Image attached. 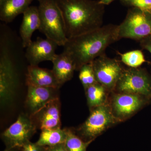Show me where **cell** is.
<instances>
[{
    "label": "cell",
    "mask_w": 151,
    "mask_h": 151,
    "mask_svg": "<svg viewBox=\"0 0 151 151\" xmlns=\"http://www.w3.org/2000/svg\"><path fill=\"white\" fill-rule=\"evenodd\" d=\"M25 84L27 86L61 87L52 70L41 68L38 65H29L25 74Z\"/></svg>",
    "instance_id": "13"
},
{
    "label": "cell",
    "mask_w": 151,
    "mask_h": 151,
    "mask_svg": "<svg viewBox=\"0 0 151 151\" xmlns=\"http://www.w3.org/2000/svg\"><path fill=\"white\" fill-rule=\"evenodd\" d=\"M151 35V12L137 8L129 9L119 25V40L128 38L140 41Z\"/></svg>",
    "instance_id": "5"
},
{
    "label": "cell",
    "mask_w": 151,
    "mask_h": 151,
    "mask_svg": "<svg viewBox=\"0 0 151 151\" xmlns=\"http://www.w3.org/2000/svg\"><path fill=\"white\" fill-rule=\"evenodd\" d=\"M44 151H68L65 144H58L55 145L46 147Z\"/></svg>",
    "instance_id": "26"
},
{
    "label": "cell",
    "mask_w": 151,
    "mask_h": 151,
    "mask_svg": "<svg viewBox=\"0 0 151 151\" xmlns=\"http://www.w3.org/2000/svg\"><path fill=\"white\" fill-rule=\"evenodd\" d=\"M22 21L20 28L19 33L24 48L27 47L32 42L33 33L39 29L40 22L38 7L30 6L23 14Z\"/></svg>",
    "instance_id": "14"
},
{
    "label": "cell",
    "mask_w": 151,
    "mask_h": 151,
    "mask_svg": "<svg viewBox=\"0 0 151 151\" xmlns=\"http://www.w3.org/2000/svg\"><path fill=\"white\" fill-rule=\"evenodd\" d=\"M61 103L59 98L47 104L33 115L29 116L37 129H56L61 128Z\"/></svg>",
    "instance_id": "11"
},
{
    "label": "cell",
    "mask_w": 151,
    "mask_h": 151,
    "mask_svg": "<svg viewBox=\"0 0 151 151\" xmlns=\"http://www.w3.org/2000/svg\"><path fill=\"white\" fill-rule=\"evenodd\" d=\"M19 148H6L5 150L3 151H18L19 150Z\"/></svg>",
    "instance_id": "28"
},
{
    "label": "cell",
    "mask_w": 151,
    "mask_h": 151,
    "mask_svg": "<svg viewBox=\"0 0 151 151\" xmlns=\"http://www.w3.org/2000/svg\"><path fill=\"white\" fill-rule=\"evenodd\" d=\"M61 11L68 38L103 26L105 5L94 0H55Z\"/></svg>",
    "instance_id": "2"
},
{
    "label": "cell",
    "mask_w": 151,
    "mask_h": 151,
    "mask_svg": "<svg viewBox=\"0 0 151 151\" xmlns=\"http://www.w3.org/2000/svg\"><path fill=\"white\" fill-rule=\"evenodd\" d=\"M92 141H84L73 131L67 129V137L64 144L68 151H86Z\"/></svg>",
    "instance_id": "20"
},
{
    "label": "cell",
    "mask_w": 151,
    "mask_h": 151,
    "mask_svg": "<svg viewBox=\"0 0 151 151\" xmlns=\"http://www.w3.org/2000/svg\"><path fill=\"white\" fill-rule=\"evenodd\" d=\"M114 97L113 108L118 117L123 118L132 115L143 105L140 96L137 94L121 93Z\"/></svg>",
    "instance_id": "15"
},
{
    "label": "cell",
    "mask_w": 151,
    "mask_h": 151,
    "mask_svg": "<svg viewBox=\"0 0 151 151\" xmlns=\"http://www.w3.org/2000/svg\"><path fill=\"white\" fill-rule=\"evenodd\" d=\"M34 0H0V19L9 23L23 14Z\"/></svg>",
    "instance_id": "17"
},
{
    "label": "cell",
    "mask_w": 151,
    "mask_h": 151,
    "mask_svg": "<svg viewBox=\"0 0 151 151\" xmlns=\"http://www.w3.org/2000/svg\"><path fill=\"white\" fill-rule=\"evenodd\" d=\"M58 46L56 42L47 38L37 37L26 48L25 55L29 65L37 66L43 61H52Z\"/></svg>",
    "instance_id": "10"
},
{
    "label": "cell",
    "mask_w": 151,
    "mask_h": 151,
    "mask_svg": "<svg viewBox=\"0 0 151 151\" xmlns=\"http://www.w3.org/2000/svg\"><path fill=\"white\" fill-rule=\"evenodd\" d=\"M37 128L29 115L22 113L16 122L5 130L1 138L6 148H22L36 132Z\"/></svg>",
    "instance_id": "8"
},
{
    "label": "cell",
    "mask_w": 151,
    "mask_h": 151,
    "mask_svg": "<svg viewBox=\"0 0 151 151\" xmlns=\"http://www.w3.org/2000/svg\"><path fill=\"white\" fill-rule=\"evenodd\" d=\"M20 38L14 34H0V103L6 106L12 102L19 84L17 60L24 53Z\"/></svg>",
    "instance_id": "3"
},
{
    "label": "cell",
    "mask_w": 151,
    "mask_h": 151,
    "mask_svg": "<svg viewBox=\"0 0 151 151\" xmlns=\"http://www.w3.org/2000/svg\"><path fill=\"white\" fill-rule=\"evenodd\" d=\"M46 147L40 145L36 143L29 141L22 147V151H44Z\"/></svg>",
    "instance_id": "24"
},
{
    "label": "cell",
    "mask_w": 151,
    "mask_h": 151,
    "mask_svg": "<svg viewBox=\"0 0 151 151\" xmlns=\"http://www.w3.org/2000/svg\"><path fill=\"white\" fill-rule=\"evenodd\" d=\"M96 81L107 89L115 88L124 70L118 60L111 58L105 54L92 62Z\"/></svg>",
    "instance_id": "9"
},
{
    "label": "cell",
    "mask_w": 151,
    "mask_h": 151,
    "mask_svg": "<svg viewBox=\"0 0 151 151\" xmlns=\"http://www.w3.org/2000/svg\"><path fill=\"white\" fill-rule=\"evenodd\" d=\"M59 88L27 86L25 105L29 116L33 115L50 102L59 98Z\"/></svg>",
    "instance_id": "12"
},
{
    "label": "cell",
    "mask_w": 151,
    "mask_h": 151,
    "mask_svg": "<svg viewBox=\"0 0 151 151\" xmlns=\"http://www.w3.org/2000/svg\"><path fill=\"white\" fill-rule=\"evenodd\" d=\"M79 70V78L84 89L98 83L95 78L92 62L82 65Z\"/></svg>",
    "instance_id": "22"
},
{
    "label": "cell",
    "mask_w": 151,
    "mask_h": 151,
    "mask_svg": "<svg viewBox=\"0 0 151 151\" xmlns=\"http://www.w3.org/2000/svg\"><path fill=\"white\" fill-rule=\"evenodd\" d=\"M107 89L98 83L93 84L85 89L89 108H94L104 105L106 99Z\"/></svg>",
    "instance_id": "19"
},
{
    "label": "cell",
    "mask_w": 151,
    "mask_h": 151,
    "mask_svg": "<svg viewBox=\"0 0 151 151\" xmlns=\"http://www.w3.org/2000/svg\"><path fill=\"white\" fill-rule=\"evenodd\" d=\"M114 1L115 0H100V1H99V2H100V4L105 6L110 4L111 3Z\"/></svg>",
    "instance_id": "27"
},
{
    "label": "cell",
    "mask_w": 151,
    "mask_h": 151,
    "mask_svg": "<svg viewBox=\"0 0 151 151\" xmlns=\"http://www.w3.org/2000/svg\"><path fill=\"white\" fill-rule=\"evenodd\" d=\"M139 42L141 47L148 51L151 54V35L144 38Z\"/></svg>",
    "instance_id": "25"
},
{
    "label": "cell",
    "mask_w": 151,
    "mask_h": 151,
    "mask_svg": "<svg viewBox=\"0 0 151 151\" xmlns=\"http://www.w3.org/2000/svg\"><path fill=\"white\" fill-rule=\"evenodd\" d=\"M118 53L121 56L122 62L130 68L139 67L146 61L142 52L139 50L124 53L119 52Z\"/></svg>",
    "instance_id": "21"
},
{
    "label": "cell",
    "mask_w": 151,
    "mask_h": 151,
    "mask_svg": "<svg viewBox=\"0 0 151 151\" xmlns=\"http://www.w3.org/2000/svg\"><path fill=\"white\" fill-rule=\"evenodd\" d=\"M67 137V129H44L41 130L37 144L48 147L65 143Z\"/></svg>",
    "instance_id": "18"
},
{
    "label": "cell",
    "mask_w": 151,
    "mask_h": 151,
    "mask_svg": "<svg viewBox=\"0 0 151 151\" xmlns=\"http://www.w3.org/2000/svg\"><path fill=\"white\" fill-rule=\"evenodd\" d=\"M121 93L151 96V76L145 69L130 68L124 69L115 88Z\"/></svg>",
    "instance_id": "6"
},
{
    "label": "cell",
    "mask_w": 151,
    "mask_h": 151,
    "mask_svg": "<svg viewBox=\"0 0 151 151\" xmlns=\"http://www.w3.org/2000/svg\"><path fill=\"white\" fill-rule=\"evenodd\" d=\"M37 1L40 22L39 30L58 46H64L68 38L62 13L55 0Z\"/></svg>",
    "instance_id": "4"
},
{
    "label": "cell",
    "mask_w": 151,
    "mask_h": 151,
    "mask_svg": "<svg viewBox=\"0 0 151 151\" xmlns=\"http://www.w3.org/2000/svg\"><path fill=\"white\" fill-rule=\"evenodd\" d=\"M115 121V117L108 106L103 105L95 107L79 128L78 134L84 141H93Z\"/></svg>",
    "instance_id": "7"
},
{
    "label": "cell",
    "mask_w": 151,
    "mask_h": 151,
    "mask_svg": "<svg viewBox=\"0 0 151 151\" xmlns=\"http://www.w3.org/2000/svg\"><path fill=\"white\" fill-rule=\"evenodd\" d=\"M119 40V25L108 24L81 35L68 38L63 52L73 60L76 70L101 55L109 45Z\"/></svg>",
    "instance_id": "1"
},
{
    "label": "cell",
    "mask_w": 151,
    "mask_h": 151,
    "mask_svg": "<svg viewBox=\"0 0 151 151\" xmlns=\"http://www.w3.org/2000/svg\"><path fill=\"white\" fill-rule=\"evenodd\" d=\"M125 5L151 12V0H120Z\"/></svg>",
    "instance_id": "23"
},
{
    "label": "cell",
    "mask_w": 151,
    "mask_h": 151,
    "mask_svg": "<svg viewBox=\"0 0 151 151\" xmlns=\"http://www.w3.org/2000/svg\"><path fill=\"white\" fill-rule=\"evenodd\" d=\"M52 62V71L61 86L73 77L74 70H76L75 64L68 55L63 51L56 54Z\"/></svg>",
    "instance_id": "16"
}]
</instances>
